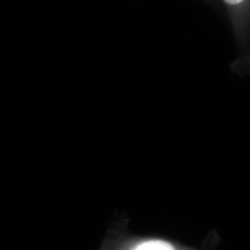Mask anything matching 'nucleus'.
I'll use <instances>...</instances> for the list:
<instances>
[{
	"mask_svg": "<svg viewBox=\"0 0 250 250\" xmlns=\"http://www.w3.org/2000/svg\"><path fill=\"white\" fill-rule=\"evenodd\" d=\"M232 21V28L238 40L248 37L250 25V0H223Z\"/></svg>",
	"mask_w": 250,
	"mask_h": 250,
	"instance_id": "obj_1",
	"label": "nucleus"
},
{
	"mask_svg": "<svg viewBox=\"0 0 250 250\" xmlns=\"http://www.w3.org/2000/svg\"><path fill=\"white\" fill-rule=\"evenodd\" d=\"M135 250H174L172 247L166 242L160 240H152L145 242L137 247Z\"/></svg>",
	"mask_w": 250,
	"mask_h": 250,
	"instance_id": "obj_2",
	"label": "nucleus"
}]
</instances>
